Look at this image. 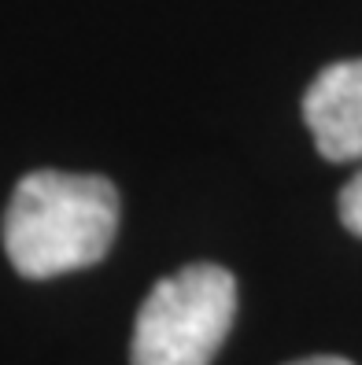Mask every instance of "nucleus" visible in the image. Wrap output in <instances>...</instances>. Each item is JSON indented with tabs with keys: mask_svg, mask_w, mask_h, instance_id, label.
Here are the masks:
<instances>
[{
	"mask_svg": "<svg viewBox=\"0 0 362 365\" xmlns=\"http://www.w3.org/2000/svg\"><path fill=\"white\" fill-rule=\"evenodd\" d=\"M119 229V192L108 178L34 170L15 185L4 214L8 262L30 277L74 273L111 251Z\"/></svg>",
	"mask_w": 362,
	"mask_h": 365,
	"instance_id": "f257e3e1",
	"label": "nucleus"
},
{
	"mask_svg": "<svg viewBox=\"0 0 362 365\" xmlns=\"http://www.w3.org/2000/svg\"><path fill=\"white\" fill-rule=\"evenodd\" d=\"M237 314V281L215 262H196L148 292L134 321V365H211Z\"/></svg>",
	"mask_w": 362,
	"mask_h": 365,
	"instance_id": "f03ea898",
	"label": "nucleus"
},
{
	"mask_svg": "<svg viewBox=\"0 0 362 365\" xmlns=\"http://www.w3.org/2000/svg\"><path fill=\"white\" fill-rule=\"evenodd\" d=\"M303 122L329 163L362 159V59H340L311 81Z\"/></svg>",
	"mask_w": 362,
	"mask_h": 365,
	"instance_id": "7ed1b4c3",
	"label": "nucleus"
},
{
	"mask_svg": "<svg viewBox=\"0 0 362 365\" xmlns=\"http://www.w3.org/2000/svg\"><path fill=\"white\" fill-rule=\"evenodd\" d=\"M336 207H340V222H344V229L355 232V236H362V170L344 188H340Z\"/></svg>",
	"mask_w": 362,
	"mask_h": 365,
	"instance_id": "20e7f679",
	"label": "nucleus"
},
{
	"mask_svg": "<svg viewBox=\"0 0 362 365\" xmlns=\"http://www.w3.org/2000/svg\"><path fill=\"white\" fill-rule=\"evenodd\" d=\"M292 365H351L348 358H333V354H318V358H300Z\"/></svg>",
	"mask_w": 362,
	"mask_h": 365,
	"instance_id": "39448f33",
	"label": "nucleus"
}]
</instances>
